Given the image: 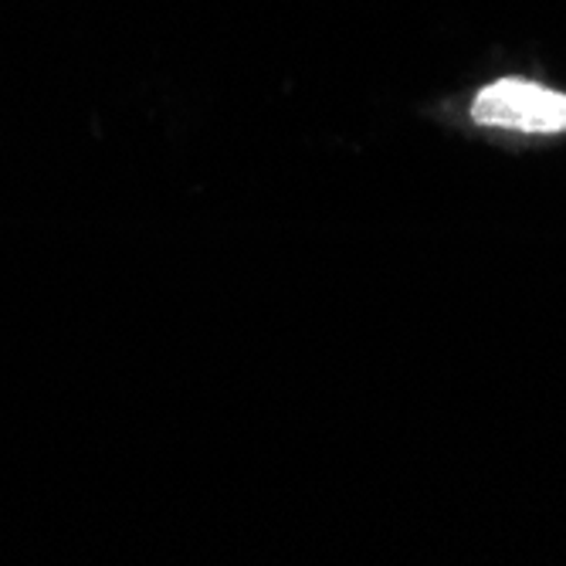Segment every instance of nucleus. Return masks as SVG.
Returning a JSON list of instances; mask_svg holds the SVG:
<instances>
[{
    "instance_id": "nucleus-1",
    "label": "nucleus",
    "mask_w": 566,
    "mask_h": 566,
    "mask_svg": "<svg viewBox=\"0 0 566 566\" xmlns=\"http://www.w3.org/2000/svg\"><path fill=\"white\" fill-rule=\"evenodd\" d=\"M472 119L516 133H566V95L523 78H499L475 95Z\"/></svg>"
}]
</instances>
